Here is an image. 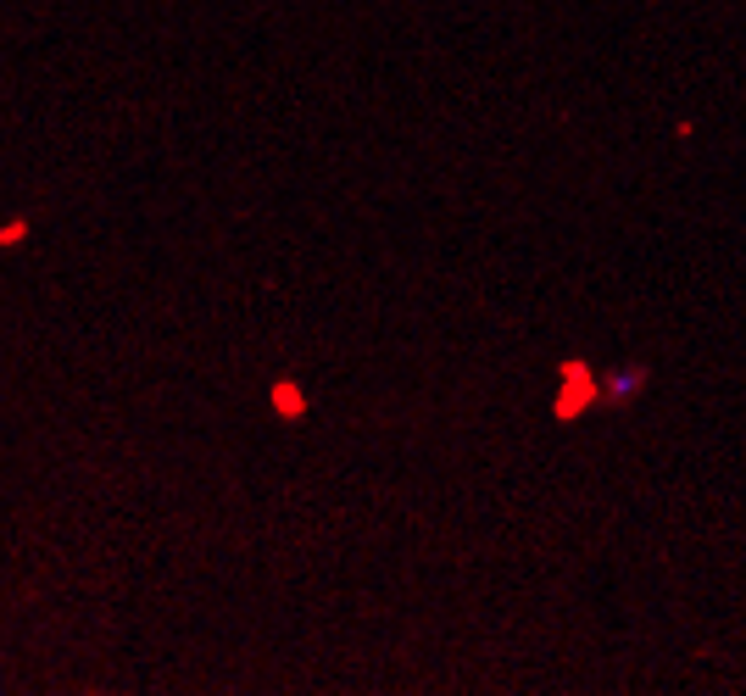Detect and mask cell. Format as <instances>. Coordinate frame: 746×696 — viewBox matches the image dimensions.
Listing matches in <instances>:
<instances>
[{"mask_svg": "<svg viewBox=\"0 0 746 696\" xmlns=\"http://www.w3.org/2000/svg\"><path fill=\"white\" fill-rule=\"evenodd\" d=\"M273 407H279L284 418H301V413H307V401H301L296 385H273Z\"/></svg>", "mask_w": 746, "mask_h": 696, "instance_id": "7a4b0ae2", "label": "cell"}, {"mask_svg": "<svg viewBox=\"0 0 746 696\" xmlns=\"http://www.w3.org/2000/svg\"><path fill=\"white\" fill-rule=\"evenodd\" d=\"M596 396V385L585 379V368H568V379H563V396H557V418H574L585 401Z\"/></svg>", "mask_w": 746, "mask_h": 696, "instance_id": "6da1fadb", "label": "cell"}]
</instances>
